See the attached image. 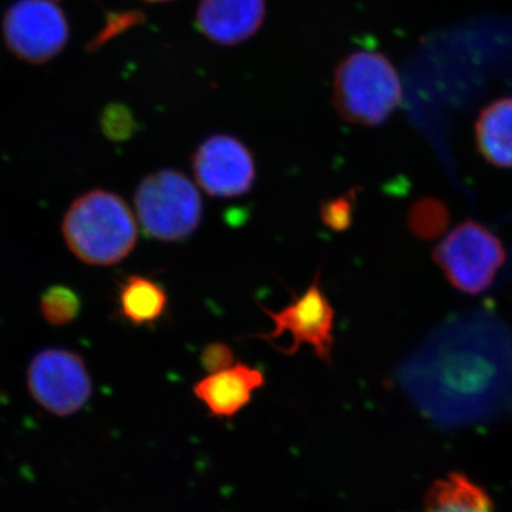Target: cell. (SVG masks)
<instances>
[{
  "mask_svg": "<svg viewBox=\"0 0 512 512\" xmlns=\"http://www.w3.org/2000/svg\"><path fill=\"white\" fill-rule=\"evenodd\" d=\"M103 130L113 140H126L133 133V119L126 110L113 107L104 114Z\"/></svg>",
  "mask_w": 512,
  "mask_h": 512,
  "instance_id": "cell-18",
  "label": "cell"
},
{
  "mask_svg": "<svg viewBox=\"0 0 512 512\" xmlns=\"http://www.w3.org/2000/svg\"><path fill=\"white\" fill-rule=\"evenodd\" d=\"M168 293L156 279L131 275L119 289V311L133 326H153L164 318Z\"/></svg>",
  "mask_w": 512,
  "mask_h": 512,
  "instance_id": "cell-12",
  "label": "cell"
},
{
  "mask_svg": "<svg viewBox=\"0 0 512 512\" xmlns=\"http://www.w3.org/2000/svg\"><path fill=\"white\" fill-rule=\"evenodd\" d=\"M138 221L148 237L180 242L200 228L204 205L197 187L174 168L147 175L134 197Z\"/></svg>",
  "mask_w": 512,
  "mask_h": 512,
  "instance_id": "cell-3",
  "label": "cell"
},
{
  "mask_svg": "<svg viewBox=\"0 0 512 512\" xmlns=\"http://www.w3.org/2000/svg\"><path fill=\"white\" fill-rule=\"evenodd\" d=\"M450 214L443 202L424 198L414 202L409 212V228L416 237L434 239L446 231Z\"/></svg>",
  "mask_w": 512,
  "mask_h": 512,
  "instance_id": "cell-15",
  "label": "cell"
},
{
  "mask_svg": "<svg viewBox=\"0 0 512 512\" xmlns=\"http://www.w3.org/2000/svg\"><path fill=\"white\" fill-rule=\"evenodd\" d=\"M476 140L481 156L498 168H512V97L495 100L480 113Z\"/></svg>",
  "mask_w": 512,
  "mask_h": 512,
  "instance_id": "cell-11",
  "label": "cell"
},
{
  "mask_svg": "<svg viewBox=\"0 0 512 512\" xmlns=\"http://www.w3.org/2000/svg\"><path fill=\"white\" fill-rule=\"evenodd\" d=\"M69 36V22L56 0H18L3 18L6 46L23 62H49L66 47Z\"/></svg>",
  "mask_w": 512,
  "mask_h": 512,
  "instance_id": "cell-7",
  "label": "cell"
},
{
  "mask_svg": "<svg viewBox=\"0 0 512 512\" xmlns=\"http://www.w3.org/2000/svg\"><path fill=\"white\" fill-rule=\"evenodd\" d=\"M359 190L350 188L335 198L320 202L319 215L323 225L333 232L348 231L353 224Z\"/></svg>",
  "mask_w": 512,
  "mask_h": 512,
  "instance_id": "cell-16",
  "label": "cell"
},
{
  "mask_svg": "<svg viewBox=\"0 0 512 512\" xmlns=\"http://www.w3.org/2000/svg\"><path fill=\"white\" fill-rule=\"evenodd\" d=\"M433 258L454 288L478 295L493 284L504 265L505 249L491 229L464 221L434 248Z\"/></svg>",
  "mask_w": 512,
  "mask_h": 512,
  "instance_id": "cell-4",
  "label": "cell"
},
{
  "mask_svg": "<svg viewBox=\"0 0 512 512\" xmlns=\"http://www.w3.org/2000/svg\"><path fill=\"white\" fill-rule=\"evenodd\" d=\"M320 278L322 275L318 272L311 286L279 312L261 306L274 326L268 332L256 333L252 338L274 345L279 339L289 336V342L278 349L282 355H295L303 345H308L322 362L330 365L335 346V309L323 291Z\"/></svg>",
  "mask_w": 512,
  "mask_h": 512,
  "instance_id": "cell-5",
  "label": "cell"
},
{
  "mask_svg": "<svg viewBox=\"0 0 512 512\" xmlns=\"http://www.w3.org/2000/svg\"><path fill=\"white\" fill-rule=\"evenodd\" d=\"M201 366L205 372L217 373L235 365V353L231 346L224 342H214L205 346L201 353Z\"/></svg>",
  "mask_w": 512,
  "mask_h": 512,
  "instance_id": "cell-17",
  "label": "cell"
},
{
  "mask_svg": "<svg viewBox=\"0 0 512 512\" xmlns=\"http://www.w3.org/2000/svg\"><path fill=\"white\" fill-rule=\"evenodd\" d=\"M143 2H147V3H167V2H171V0H143Z\"/></svg>",
  "mask_w": 512,
  "mask_h": 512,
  "instance_id": "cell-19",
  "label": "cell"
},
{
  "mask_svg": "<svg viewBox=\"0 0 512 512\" xmlns=\"http://www.w3.org/2000/svg\"><path fill=\"white\" fill-rule=\"evenodd\" d=\"M28 389L42 409L67 417L89 402L93 382L82 356L69 349L49 348L33 356Z\"/></svg>",
  "mask_w": 512,
  "mask_h": 512,
  "instance_id": "cell-6",
  "label": "cell"
},
{
  "mask_svg": "<svg viewBox=\"0 0 512 512\" xmlns=\"http://www.w3.org/2000/svg\"><path fill=\"white\" fill-rule=\"evenodd\" d=\"M265 16V0H200L195 25L212 43L235 46L254 36Z\"/></svg>",
  "mask_w": 512,
  "mask_h": 512,
  "instance_id": "cell-9",
  "label": "cell"
},
{
  "mask_svg": "<svg viewBox=\"0 0 512 512\" xmlns=\"http://www.w3.org/2000/svg\"><path fill=\"white\" fill-rule=\"evenodd\" d=\"M62 234L79 261L93 266L119 264L133 252L138 227L133 211L116 192L80 195L64 214Z\"/></svg>",
  "mask_w": 512,
  "mask_h": 512,
  "instance_id": "cell-1",
  "label": "cell"
},
{
  "mask_svg": "<svg viewBox=\"0 0 512 512\" xmlns=\"http://www.w3.org/2000/svg\"><path fill=\"white\" fill-rule=\"evenodd\" d=\"M402 82L383 53L359 50L338 64L333 76V106L356 126L383 124L402 103Z\"/></svg>",
  "mask_w": 512,
  "mask_h": 512,
  "instance_id": "cell-2",
  "label": "cell"
},
{
  "mask_svg": "<svg viewBox=\"0 0 512 512\" xmlns=\"http://www.w3.org/2000/svg\"><path fill=\"white\" fill-rule=\"evenodd\" d=\"M265 382L262 370L247 363H235L195 383L194 394L211 416L229 419L248 406L256 390L264 387Z\"/></svg>",
  "mask_w": 512,
  "mask_h": 512,
  "instance_id": "cell-10",
  "label": "cell"
},
{
  "mask_svg": "<svg viewBox=\"0 0 512 512\" xmlns=\"http://www.w3.org/2000/svg\"><path fill=\"white\" fill-rule=\"evenodd\" d=\"M192 171L202 190L214 198H238L256 183V161L247 144L229 134L202 141L192 156Z\"/></svg>",
  "mask_w": 512,
  "mask_h": 512,
  "instance_id": "cell-8",
  "label": "cell"
},
{
  "mask_svg": "<svg viewBox=\"0 0 512 512\" xmlns=\"http://www.w3.org/2000/svg\"><path fill=\"white\" fill-rule=\"evenodd\" d=\"M423 512H494L490 495L463 474L451 473L433 484Z\"/></svg>",
  "mask_w": 512,
  "mask_h": 512,
  "instance_id": "cell-13",
  "label": "cell"
},
{
  "mask_svg": "<svg viewBox=\"0 0 512 512\" xmlns=\"http://www.w3.org/2000/svg\"><path fill=\"white\" fill-rule=\"evenodd\" d=\"M80 308L79 295L69 286H52L40 298V313L53 326L69 325L79 316Z\"/></svg>",
  "mask_w": 512,
  "mask_h": 512,
  "instance_id": "cell-14",
  "label": "cell"
}]
</instances>
